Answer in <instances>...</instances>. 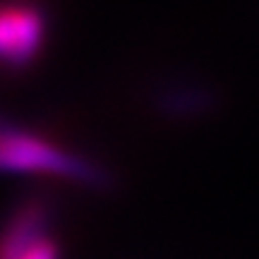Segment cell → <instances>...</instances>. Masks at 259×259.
Here are the masks:
<instances>
[{
	"instance_id": "cell-2",
	"label": "cell",
	"mask_w": 259,
	"mask_h": 259,
	"mask_svg": "<svg viewBox=\"0 0 259 259\" xmlns=\"http://www.w3.org/2000/svg\"><path fill=\"white\" fill-rule=\"evenodd\" d=\"M46 22L36 8L27 3L0 5V63L24 67L36 56L44 41Z\"/></svg>"
},
{
	"instance_id": "cell-4",
	"label": "cell",
	"mask_w": 259,
	"mask_h": 259,
	"mask_svg": "<svg viewBox=\"0 0 259 259\" xmlns=\"http://www.w3.org/2000/svg\"><path fill=\"white\" fill-rule=\"evenodd\" d=\"M19 259H58V245L51 238H44L29 252H24Z\"/></svg>"
},
{
	"instance_id": "cell-1",
	"label": "cell",
	"mask_w": 259,
	"mask_h": 259,
	"mask_svg": "<svg viewBox=\"0 0 259 259\" xmlns=\"http://www.w3.org/2000/svg\"><path fill=\"white\" fill-rule=\"evenodd\" d=\"M0 170H22V173H48L82 185L103 187L108 176L101 168L72 156L51 142L0 122Z\"/></svg>"
},
{
	"instance_id": "cell-3",
	"label": "cell",
	"mask_w": 259,
	"mask_h": 259,
	"mask_svg": "<svg viewBox=\"0 0 259 259\" xmlns=\"http://www.w3.org/2000/svg\"><path fill=\"white\" fill-rule=\"evenodd\" d=\"M48 223V204L44 199H29L8 219L0 231V259H19L38 240H44Z\"/></svg>"
}]
</instances>
